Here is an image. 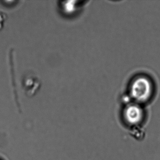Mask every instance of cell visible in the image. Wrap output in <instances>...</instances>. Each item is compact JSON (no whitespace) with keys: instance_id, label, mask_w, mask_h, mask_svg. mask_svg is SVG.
Masks as SVG:
<instances>
[{"instance_id":"obj_1","label":"cell","mask_w":160,"mask_h":160,"mask_svg":"<svg viewBox=\"0 0 160 160\" xmlns=\"http://www.w3.org/2000/svg\"><path fill=\"white\" fill-rule=\"evenodd\" d=\"M129 92L132 102L141 105L148 102L152 96V82L147 76H137L131 81Z\"/></svg>"},{"instance_id":"obj_2","label":"cell","mask_w":160,"mask_h":160,"mask_svg":"<svg viewBox=\"0 0 160 160\" xmlns=\"http://www.w3.org/2000/svg\"><path fill=\"white\" fill-rule=\"evenodd\" d=\"M144 115L141 105L134 102L128 104L123 111L124 120L128 124L133 126L140 124Z\"/></svg>"},{"instance_id":"obj_4","label":"cell","mask_w":160,"mask_h":160,"mask_svg":"<svg viewBox=\"0 0 160 160\" xmlns=\"http://www.w3.org/2000/svg\"><path fill=\"white\" fill-rule=\"evenodd\" d=\"M5 21V15L3 14L0 13V27H1Z\"/></svg>"},{"instance_id":"obj_3","label":"cell","mask_w":160,"mask_h":160,"mask_svg":"<svg viewBox=\"0 0 160 160\" xmlns=\"http://www.w3.org/2000/svg\"><path fill=\"white\" fill-rule=\"evenodd\" d=\"M76 1L65 2L62 4L63 11L66 13L72 14L76 12L78 8Z\"/></svg>"}]
</instances>
